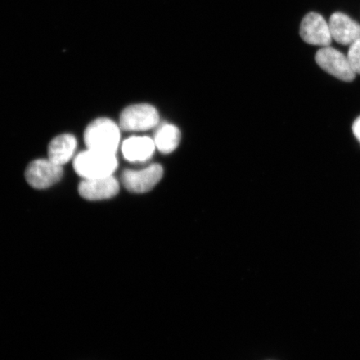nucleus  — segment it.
I'll return each instance as SVG.
<instances>
[{
  "mask_svg": "<svg viewBox=\"0 0 360 360\" xmlns=\"http://www.w3.org/2000/svg\"><path fill=\"white\" fill-rule=\"evenodd\" d=\"M120 141L119 126L111 120H96L85 129L84 142L88 150L115 155L118 150Z\"/></svg>",
  "mask_w": 360,
  "mask_h": 360,
  "instance_id": "nucleus-1",
  "label": "nucleus"
},
{
  "mask_svg": "<svg viewBox=\"0 0 360 360\" xmlns=\"http://www.w3.org/2000/svg\"><path fill=\"white\" fill-rule=\"evenodd\" d=\"M118 167L115 155L87 150L75 157L74 168L84 179H98L110 176Z\"/></svg>",
  "mask_w": 360,
  "mask_h": 360,
  "instance_id": "nucleus-2",
  "label": "nucleus"
},
{
  "mask_svg": "<svg viewBox=\"0 0 360 360\" xmlns=\"http://www.w3.org/2000/svg\"><path fill=\"white\" fill-rule=\"evenodd\" d=\"M159 112L154 106L139 103L126 108L120 118V128L125 131H146L159 124Z\"/></svg>",
  "mask_w": 360,
  "mask_h": 360,
  "instance_id": "nucleus-3",
  "label": "nucleus"
},
{
  "mask_svg": "<svg viewBox=\"0 0 360 360\" xmlns=\"http://www.w3.org/2000/svg\"><path fill=\"white\" fill-rule=\"evenodd\" d=\"M315 61L328 74L345 82H351L356 76L347 56L330 46L319 49L315 55Z\"/></svg>",
  "mask_w": 360,
  "mask_h": 360,
  "instance_id": "nucleus-4",
  "label": "nucleus"
},
{
  "mask_svg": "<svg viewBox=\"0 0 360 360\" xmlns=\"http://www.w3.org/2000/svg\"><path fill=\"white\" fill-rule=\"evenodd\" d=\"M63 175L62 165L51 160H36L29 165L25 178L31 186L43 190L60 181Z\"/></svg>",
  "mask_w": 360,
  "mask_h": 360,
  "instance_id": "nucleus-5",
  "label": "nucleus"
},
{
  "mask_svg": "<svg viewBox=\"0 0 360 360\" xmlns=\"http://www.w3.org/2000/svg\"><path fill=\"white\" fill-rule=\"evenodd\" d=\"M300 34L305 43L321 47L330 46L332 35L325 18L318 13L310 12L301 22Z\"/></svg>",
  "mask_w": 360,
  "mask_h": 360,
  "instance_id": "nucleus-6",
  "label": "nucleus"
},
{
  "mask_svg": "<svg viewBox=\"0 0 360 360\" xmlns=\"http://www.w3.org/2000/svg\"><path fill=\"white\" fill-rule=\"evenodd\" d=\"M163 174V167L155 164L141 170H124L122 182L129 191L143 193L150 191L160 181Z\"/></svg>",
  "mask_w": 360,
  "mask_h": 360,
  "instance_id": "nucleus-7",
  "label": "nucleus"
},
{
  "mask_svg": "<svg viewBox=\"0 0 360 360\" xmlns=\"http://www.w3.org/2000/svg\"><path fill=\"white\" fill-rule=\"evenodd\" d=\"M119 191V182L112 175L105 178L84 179L79 186V195L88 200L111 199Z\"/></svg>",
  "mask_w": 360,
  "mask_h": 360,
  "instance_id": "nucleus-8",
  "label": "nucleus"
},
{
  "mask_svg": "<svg viewBox=\"0 0 360 360\" xmlns=\"http://www.w3.org/2000/svg\"><path fill=\"white\" fill-rule=\"evenodd\" d=\"M332 39L342 45H350L360 38V25L344 13L335 12L328 20Z\"/></svg>",
  "mask_w": 360,
  "mask_h": 360,
  "instance_id": "nucleus-9",
  "label": "nucleus"
},
{
  "mask_svg": "<svg viewBox=\"0 0 360 360\" xmlns=\"http://www.w3.org/2000/svg\"><path fill=\"white\" fill-rule=\"evenodd\" d=\"M155 148L154 139L146 136H133L124 141L122 152L125 160L136 163L150 160Z\"/></svg>",
  "mask_w": 360,
  "mask_h": 360,
  "instance_id": "nucleus-10",
  "label": "nucleus"
},
{
  "mask_svg": "<svg viewBox=\"0 0 360 360\" xmlns=\"http://www.w3.org/2000/svg\"><path fill=\"white\" fill-rule=\"evenodd\" d=\"M77 147L76 139L71 134H62L53 139L48 148L49 159L57 165L69 162Z\"/></svg>",
  "mask_w": 360,
  "mask_h": 360,
  "instance_id": "nucleus-11",
  "label": "nucleus"
},
{
  "mask_svg": "<svg viewBox=\"0 0 360 360\" xmlns=\"http://www.w3.org/2000/svg\"><path fill=\"white\" fill-rule=\"evenodd\" d=\"M181 134L176 126L165 124L158 129L154 141L155 146L163 154H170L179 145Z\"/></svg>",
  "mask_w": 360,
  "mask_h": 360,
  "instance_id": "nucleus-12",
  "label": "nucleus"
},
{
  "mask_svg": "<svg viewBox=\"0 0 360 360\" xmlns=\"http://www.w3.org/2000/svg\"><path fill=\"white\" fill-rule=\"evenodd\" d=\"M347 58L355 74L360 75V38L349 45Z\"/></svg>",
  "mask_w": 360,
  "mask_h": 360,
  "instance_id": "nucleus-13",
  "label": "nucleus"
},
{
  "mask_svg": "<svg viewBox=\"0 0 360 360\" xmlns=\"http://www.w3.org/2000/svg\"><path fill=\"white\" fill-rule=\"evenodd\" d=\"M352 130L354 136L356 137L359 142L360 143V116L358 117V118L354 120V122L352 126Z\"/></svg>",
  "mask_w": 360,
  "mask_h": 360,
  "instance_id": "nucleus-14",
  "label": "nucleus"
}]
</instances>
